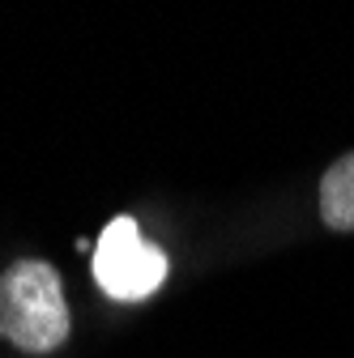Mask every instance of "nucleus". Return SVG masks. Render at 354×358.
Listing matches in <instances>:
<instances>
[{"instance_id":"obj_3","label":"nucleus","mask_w":354,"mask_h":358,"mask_svg":"<svg viewBox=\"0 0 354 358\" xmlns=\"http://www.w3.org/2000/svg\"><path fill=\"white\" fill-rule=\"evenodd\" d=\"M320 217L329 231H354V150L320 179Z\"/></svg>"},{"instance_id":"obj_1","label":"nucleus","mask_w":354,"mask_h":358,"mask_svg":"<svg viewBox=\"0 0 354 358\" xmlns=\"http://www.w3.org/2000/svg\"><path fill=\"white\" fill-rule=\"evenodd\" d=\"M0 337L26 354H52L69 337L64 282L48 260H13L0 278Z\"/></svg>"},{"instance_id":"obj_2","label":"nucleus","mask_w":354,"mask_h":358,"mask_svg":"<svg viewBox=\"0 0 354 358\" xmlns=\"http://www.w3.org/2000/svg\"><path fill=\"white\" fill-rule=\"evenodd\" d=\"M94 278H99V286L115 303H137V299H150L162 286L167 256H162V248H154L150 239H141L137 222H132L128 213H120V217L107 222V231L99 235Z\"/></svg>"}]
</instances>
